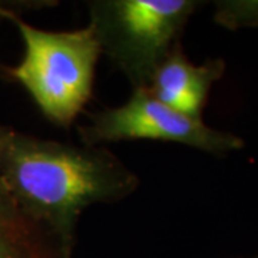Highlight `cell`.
Masks as SVG:
<instances>
[{"mask_svg": "<svg viewBox=\"0 0 258 258\" xmlns=\"http://www.w3.org/2000/svg\"><path fill=\"white\" fill-rule=\"evenodd\" d=\"M0 175L29 215L71 244L88 207L122 201L141 182L105 147L35 138L3 123Z\"/></svg>", "mask_w": 258, "mask_h": 258, "instance_id": "cell-1", "label": "cell"}, {"mask_svg": "<svg viewBox=\"0 0 258 258\" xmlns=\"http://www.w3.org/2000/svg\"><path fill=\"white\" fill-rule=\"evenodd\" d=\"M0 18L16 25L25 53L16 66H0L20 83L50 123L69 129L91 101L96 64L102 55L93 28L52 32L35 28L8 6Z\"/></svg>", "mask_w": 258, "mask_h": 258, "instance_id": "cell-2", "label": "cell"}, {"mask_svg": "<svg viewBox=\"0 0 258 258\" xmlns=\"http://www.w3.org/2000/svg\"><path fill=\"white\" fill-rule=\"evenodd\" d=\"M89 25L108 56L135 88H148L152 75L181 40L195 0H92Z\"/></svg>", "mask_w": 258, "mask_h": 258, "instance_id": "cell-3", "label": "cell"}, {"mask_svg": "<svg viewBox=\"0 0 258 258\" xmlns=\"http://www.w3.org/2000/svg\"><path fill=\"white\" fill-rule=\"evenodd\" d=\"M79 138L86 147H101L134 139H152L182 144L217 157L244 148L245 142L225 131H218L158 101L148 88H135L125 103L103 108L89 115L81 125Z\"/></svg>", "mask_w": 258, "mask_h": 258, "instance_id": "cell-4", "label": "cell"}, {"mask_svg": "<svg viewBox=\"0 0 258 258\" xmlns=\"http://www.w3.org/2000/svg\"><path fill=\"white\" fill-rule=\"evenodd\" d=\"M225 72L224 59L192 63L178 42L159 63L148 86L158 101L194 119H203L211 88Z\"/></svg>", "mask_w": 258, "mask_h": 258, "instance_id": "cell-5", "label": "cell"}, {"mask_svg": "<svg viewBox=\"0 0 258 258\" xmlns=\"http://www.w3.org/2000/svg\"><path fill=\"white\" fill-rule=\"evenodd\" d=\"M74 247L29 215L0 175V258H74Z\"/></svg>", "mask_w": 258, "mask_h": 258, "instance_id": "cell-6", "label": "cell"}, {"mask_svg": "<svg viewBox=\"0 0 258 258\" xmlns=\"http://www.w3.org/2000/svg\"><path fill=\"white\" fill-rule=\"evenodd\" d=\"M214 20L234 30L258 26V2H217Z\"/></svg>", "mask_w": 258, "mask_h": 258, "instance_id": "cell-7", "label": "cell"}, {"mask_svg": "<svg viewBox=\"0 0 258 258\" xmlns=\"http://www.w3.org/2000/svg\"><path fill=\"white\" fill-rule=\"evenodd\" d=\"M254 258H258V257H254Z\"/></svg>", "mask_w": 258, "mask_h": 258, "instance_id": "cell-8", "label": "cell"}]
</instances>
